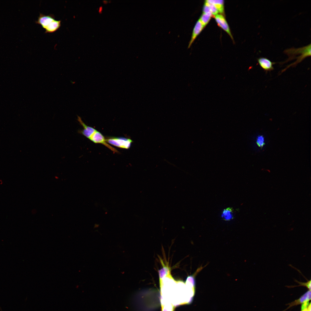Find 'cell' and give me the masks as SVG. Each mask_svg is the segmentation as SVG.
Wrapping results in <instances>:
<instances>
[{
  "label": "cell",
  "mask_w": 311,
  "mask_h": 311,
  "mask_svg": "<svg viewBox=\"0 0 311 311\" xmlns=\"http://www.w3.org/2000/svg\"><path fill=\"white\" fill-rule=\"evenodd\" d=\"M77 121L83 128V130H79V133L82 134L96 143L102 144L114 152H118L117 150L108 144L106 139L99 131L94 128L86 125L82 121L81 118L77 115Z\"/></svg>",
  "instance_id": "obj_1"
},
{
  "label": "cell",
  "mask_w": 311,
  "mask_h": 311,
  "mask_svg": "<svg viewBox=\"0 0 311 311\" xmlns=\"http://www.w3.org/2000/svg\"><path fill=\"white\" fill-rule=\"evenodd\" d=\"M311 44L310 43L306 46L299 48H293L286 49L284 52L289 56V58L284 63L295 59L296 56H298L299 54L307 53L311 54Z\"/></svg>",
  "instance_id": "obj_2"
},
{
  "label": "cell",
  "mask_w": 311,
  "mask_h": 311,
  "mask_svg": "<svg viewBox=\"0 0 311 311\" xmlns=\"http://www.w3.org/2000/svg\"><path fill=\"white\" fill-rule=\"evenodd\" d=\"M106 139L108 144L125 149L129 148L133 142L131 139L124 137H110Z\"/></svg>",
  "instance_id": "obj_3"
},
{
  "label": "cell",
  "mask_w": 311,
  "mask_h": 311,
  "mask_svg": "<svg viewBox=\"0 0 311 311\" xmlns=\"http://www.w3.org/2000/svg\"><path fill=\"white\" fill-rule=\"evenodd\" d=\"M55 16L53 14L45 15L42 13H40L37 20L35 22L41 25L44 29L49 24L52 22L54 20Z\"/></svg>",
  "instance_id": "obj_4"
},
{
  "label": "cell",
  "mask_w": 311,
  "mask_h": 311,
  "mask_svg": "<svg viewBox=\"0 0 311 311\" xmlns=\"http://www.w3.org/2000/svg\"><path fill=\"white\" fill-rule=\"evenodd\" d=\"M310 300L311 291L308 290L299 299L286 304V305H288L289 306L286 309L282 311H286L293 306L302 304L306 301H309Z\"/></svg>",
  "instance_id": "obj_5"
},
{
  "label": "cell",
  "mask_w": 311,
  "mask_h": 311,
  "mask_svg": "<svg viewBox=\"0 0 311 311\" xmlns=\"http://www.w3.org/2000/svg\"><path fill=\"white\" fill-rule=\"evenodd\" d=\"M214 17L219 26L225 31L233 40L229 26L224 16L221 14H217Z\"/></svg>",
  "instance_id": "obj_6"
},
{
  "label": "cell",
  "mask_w": 311,
  "mask_h": 311,
  "mask_svg": "<svg viewBox=\"0 0 311 311\" xmlns=\"http://www.w3.org/2000/svg\"><path fill=\"white\" fill-rule=\"evenodd\" d=\"M258 63L261 67L265 71H270L274 69L273 65L276 63L272 62L268 58L261 57L257 59Z\"/></svg>",
  "instance_id": "obj_7"
},
{
  "label": "cell",
  "mask_w": 311,
  "mask_h": 311,
  "mask_svg": "<svg viewBox=\"0 0 311 311\" xmlns=\"http://www.w3.org/2000/svg\"><path fill=\"white\" fill-rule=\"evenodd\" d=\"M204 27L199 19L196 22L194 28L191 39L189 41L188 48L190 47L197 37L201 32Z\"/></svg>",
  "instance_id": "obj_8"
},
{
  "label": "cell",
  "mask_w": 311,
  "mask_h": 311,
  "mask_svg": "<svg viewBox=\"0 0 311 311\" xmlns=\"http://www.w3.org/2000/svg\"><path fill=\"white\" fill-rule=\"evenodd\" d=\"M61 22V20H55L45 27V33H51L56 31L60 26Z\"/></svg>",
  "instance_id": "obj_9"
},
{
  "label": "cell",
  "mask_w": 311,
  "mask_h": 311,
  "mask_svg": "<svg viewBox=\"0 0 311 311\" xmlns=\"http://www.w3.org/2000/svg\"><path fill=\"white\" fill-rule=\"evenodd\" d=\"M221 217L225 221H229L232 219L234 218L232 208L228 207L224 209L222 213Z\"/></svg>",
  "instance_id": "obj_10"
},
{
  "label": "cell",
  "mask_w": 311,
  "mask_h": 311,
  "mask_svg": "<svg viewBox=\"0 0 311 311\" xmlns=\"http://www.w3.org/2000/svg\"><path fill=\"white\" fill-rule=\"evenodd\" d=\"M161 263L162 265V268L158 270L160 281L163 278L170 274V270L168 265H165L162 260Z\"/></svg>",
  "instance_id": "obj_11"
},
{
  "label": "cell",
  "mask_w": 311,
  "mask_h": 311,
  "mask_svg": "<svg viewBox=\"0 0 311 311\" xmlns=\"http://www.w3.org/2000/svg\"><path fill=\"white\" fill-rule=\"evenodd\" d=\"M207 2L213 4L221 14H224V1L222 0H207Z\"/></svg>",
  "instance_id": "obj_12"
},
{
  "label": "cell",
  "mask_w": 311,
  "mask_h": 311,
  "mask_svg": "<svg viewBox=\"0 0 311 311\" xmlns=\"http://www.w3.org/2000/svg\"><path fill=\"white\" fill-rule=\"evenodd\" d=\"M212 16L206 14L202 13L199 19L204 27L208 23Z\"/></svg>",
  "instance_id": "obj_13"
},
{
  "label": "cell",
  "mask_w": 311,
  "mask_h": 311,
  "mask_svg": "<svg viewBox=\"0 0 311 311\" xmlns=\"http://www.w3.org/2000/svg\"><path fill=\"white\" fill-rule=\"evenodd\" d=\"M295 282H297L299 284V285H298V286H286V287H289V288H290L294 287H296L304 286V287H306L308 289V290L311 291V280H308V281L306 282H300L298 281L297 280H296L295 279Z\"/></svg>",
  "instance_id": "obj_14"
},
{
  "label": "cell",
  "mask_w": 311,
  "mask_h": 311,
  "mask_svg": "<svg viewBox=\"0 0 311 311\" xmlns=\"http://www.w3.org/2000/svg\"><path fill=\"white\" fill-rule=\"evenodd\" d=\"M207 3L210 10L213 15L214 16L218 14V11L215 6L213 4L205 1Z\"/></svg>",
  "instance_id": "obj_15"
},
{
  "label": "cell",
  "mask_w": 311,
  "mask_h": 311,
  "mask_svg": "<svg viewBox=\"0 0 311 311\" xmlns=\"http://www.w3.org/2000/svg\"><path fill=\"white\" fill-rule=\"evenodd\" d=\"M256 143L259 147H262L265 144L264 139L263 136L262 135L258 136L256 140Z\"/></svg>",
  "instance_id": "obj_16"
},
{
  "label": "cell",
  "mask_w": 311,
  "mask_h": 311,
  "mask_svg": "<svg viewBox=\"0 0 311 311\" xmlns=\"http://www.w3.org/2000/svg\"><path fill=\"white\" fill-rule=\"evenodd\" d=\"M203 13L211 16H213V15L210 10L208 5L206 1L205 2L203 6Z\"/></svg>",
  "instance_id": "obj_17"
},
{
  "label": "cell",
  "mask_w": 311,
  "mask_h": 311,
  "mask_svg": "<svg viewBox=\"0 0 311 311\" xmlns=\"http://www.w3.org/2000/svg\"><path fill=\"white\" fill-rule=\"evenodd\" d=\"M309 304V301H307L301 304V310H303L307 308Z\"/></svg>",
  "instance_id": "obj_18"
},
{
  "label": "cell",
  "mask_w": 311,
  "mask_h": 311,
  "mask_svg": "<svg viewBox=\"0 0 311 311\" xmlns=\"http://www.w3.org/2000/svg\"><path fill=\"white\" fill-rule=\"evenodd\" d=\"M311 303H310L307 308L301 311H311Z\"/></svg>",
  "instance_id": "obj_19"
},
{
  "label": "cell",
  "mask_w": 311,
  "mask_h": 311,
  "mask_svg": "<svg viewBox=\"0 0 311 311\" xmlns=\"http://www.w3.org/2000/svg\"><path fill=\"white\" fill-rule=\"evenodd\" d=\"M100 10H99V12H101V11H102V7H100Z\"/></svg>",
  "instance_id": "obj_20"
}]
</instances>
